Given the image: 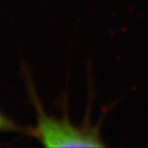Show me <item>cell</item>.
Returning <instances> with one entry per match:
<instances>
[{
  "label": "cell",
  "instance_id": "1",
  "mask_svg": "<svg viewBox=\"0 0 148 148\" xmlns=\"http://www.w3.org/2000/svg\"><path fill=\"white\" fill-rule=\"evenodd\" d=\"M36 109V125L31 134L45 147H102L98 130L86 125H75L68 119H57L46 114L38 102Z\"/></svg>",
  "mask_w": 148,
  "mask_h": 148
},
{
  "label": "cell",
  "instance_id": "2",
  "mask_svg": "<svg viewBox=\"0 0 148 148\" xmlns=\"http://www.w3.org/2000/svg\"><path fill=\"white\" fill-rule=\"evenodd\" d=\"M20 131H22L21 127L0 112V132H20Z\"/></svg>",
  "mask_w": 148,
  "mask_h": 148
}]
</instances>
